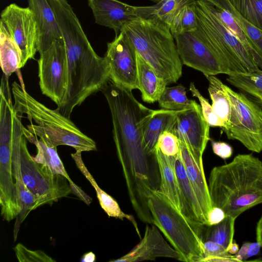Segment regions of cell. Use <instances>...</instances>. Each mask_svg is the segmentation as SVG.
Instances as JSON below:
<instances>
[{
	"mask_svg": "<svg viewBox=\"0 0 262 262\" xmlns=\"http://www.w3.org/2000/svg\"><path fill=\"white\" fill-rule=\"evenodd\" d=\"M179 142L180 153L188 178L207 221L208 214L212 206L204 173L203 160L197 159L184 142L179 140Z\"/></svg>",
	"mask_w": 262,
	"mask_h": 262,
	"instance_id": "e0dca14e",
	"label": "cell"
},
{
	"mask_svg": "<svg viewBox=\"0 0 262 262\" xmlns=\"http://www.w3.org/2000/svg\"><path fill=\"white\" fill-rule=\"evenodd\" d=\"M257 261H262V259H260V260H258Z\"/></svg>",
	"mask_w": 262,
	"mask_h": 262,
	"instance_id": "bcb514c9",
	"label": "cell"
},
{
	"mask_svg": "<svg viewBox=\"0 0 262 262\" xmlns=\"http://www.w3.org/2000/svg\"><path fill=\"white\" fill-rule=\"evenodd\" d=\"M16 72L20 84L14 81L12 84L13 110L17 114H26L30 121L35 122L36 124L30 122L27 126L31 133L56 147L68 145L82 152L97 150L95 142L83 133L58 108L51 109L28 93L19 70Z\"/></svg>",
	"mask_w": 262,
	"mask_h": 262,
	"instance_id": "3957f363",
	"label": "cell"
},
{
	"mask_svg": "<svg viewBox=\"0 0 262 262\" xmlns=\"http://www.w3.org/2000/svg\"><path fill=\"white\" fill-rule=\"evenodd\" d=\"M204 258L202 262L212 257H223L228 259L229 261L239 262L235 255L229 254L224 247L215 242L207 241L204 242Z\"/></svg>",
	"mask_w": 262,
	"mask_h": 262,
	"instance_id": "74e56055",
	"label": "cell"
},
{
	"mask_svg": "<svg viewBox=\"0 0 262 262\" xmlns=\"http://www.w3.org/2000/svg\"><path fill=\"white\" fill-rule=\"evenodd\" d=\"M227 82L262 106V70L227 75Z\"/></svg>",
	"mask_w": 262,
	"mask_h": 262,
	"instance_id": "83f0119b",
	"label": "cell"
},
{
	"mask_svg": "<svg viewBox=\"0 0 262 262\" xmlns=\"http://www.w3.org/2000/svg\"><path fill=\"white\" fill-rule=\"evenodd\" d=\"M16 258L19 262H55L56 260L41 250L28 249L21 243L13 248Z\"/></svg>",
	"mask_w": 262,
	"mask_h": 262,
	"instance_id": "d590c367",
	"label": "cell"
},
{
	"mask_svg": "<svg viewBox=\"0 0 262 262\" xmlns=\"http://www.w3.org/2000/svg\"><path fill=\"white\" fill-rule=\"evenodd\" d=\"M179 112L162 108L154 111L144 133V143L147 150L155 153L160 135L165 131H171Z\"/></svg>",
	"mask_w": 262,
	"mask_h": 262,
	"instance_id": "cb8c5ba5",
	"label": "cell"
},
{
	"mask_svg": "<svg viewBox=\"0 0 262 262\" xmlns=\"http://www.w3.org/2000/svg\"><path fill=\"white\" fill-rule=\"evenodd\" d=\"M173 37L183 64L202 72L205 76L230 74L217 53L194 31Z\"/></svg>",
	"mask_w": 262,
	"mask_h": 262,
	"instance_id": "7c38bea8",
	"label": "cell"
},
{
	"mask_svg": "<svg viewBox=\"0 0 262 262\" xmlns=\"http://www.w3.org/2000/svg\"><path fill=\"white\" fill-rule=\"evenodd\" d=\"M158 101L162 109L178 111L192 108L198 104L188 98L186 88L182 84L166 86Z\"/></svg>",
	"mask_w": 262,
	"mask_h": 262,
	"instance_id": "f546056e",
	"label": "cell"
},
{
	"mask_svg": "<svg viewBox=\"0 0 262 262\" xmlns=\"http://www.w3.org/2000/svg\"><path fill=\"white\" fill-rule=\"evenodd\" d=\"M211 146L213 153L223 159L229 158L232 155L233 148L225 142L212 141Z\"/></svg>",
	"mask_w": 262,
	"mask_h": 262,
	"instance_id": "ab89813d",
	"label": "cell"
},
{
	"mask_svg": "<svg viewBox=\"0 0 262 262\" xmlns=\"http://www.w3.org/2000/svg\"><path fill=\"white\" fill-rule=\"evenodd\" d=\"M208 81V93L212 101V107L216 115L227 125L231 113L229 99L224 89V83L214 75L206 76Z\"/></svg>",
	"mask_w": 262,
	"mask_h": 262,
	"instance_id": "f1b7e54d",
	"label": "cell"
},
{
	"mask_svg": "<svg viewBox=\"0 0 262 262\" xmlns=\"http://www.w3.org/2000/svg\"><path fill=\"white\" fill-rule=\"evenodd\" d=\"M235 218L226 215L220 223L213 225H206L203 241H210L221 245L227 249L234 241Z\"/></svg>",
	"mask_w": 262,
	"mask_h": 262,
	"instance_id": "4dcf8cb0",
	"label": "cell"
},
{
	"mask_svg": "<svg viewBox=\"0 0 262 262\" xmlns=\"http://www.w3.org/2000/svg\"><path fill=\"white\" fill-rule=\"evenodd\" d=\"M38 26L37 52L47 49L55 41L63 39L54 11L48 0H28Z\"/></svg>",
	"mask_w": 262,
	"mask_h": 262,
	"instance_id": "ac0fdd59",
	"label": "cell"
},
{
	"mask_svg": "<svg viewBox=\"0 0 262 262\" xmlns=\"http://www.w3.org/2000/svg\"><path fill=\"white\" fill-rule=\"evenodd\" d=\"M238 244L234 240L227 249L228 253L231 255L236 254L239 250Z\"/></svg>",
	"mask_w": 262,
	"mask_h": 262,
	"instance_id": "f6af8a7d",
	"label": "cell"
},
{
	"mask_svg": "<svg viewBox=\"0 0 262 262\" xmlns=\"http://www.w3.org/2000/svg\"><path fill=\"white\" fill-rule=\"evenodd\" d=\"M104 57L111 82L131 91L139 89L137 52L123 31L107 43Z\"/></svg>",
	"mask_w": 262,
	"mask_h": 262,
	"instance_id": "8fae6325",
	"label": "cell"
},
{
	"mask_svg": "<svg viewBox=\"0 0 262 262\" xmlns=\"http://www.w3.org/2000/svg\"><path fill=\"white\" fill-rule=\"evenodd\" d=\"M156 148L168 157L174 156L180 152L179 140L171 131H165L160 135Z\"/></svg>",
	"mask_w": 262,
	"mask_h": 262,
	"instance_id": "8d00e7d4",
	"label": "cell"
},
{
	"mask_svg": "<svg viewBox=\"0 0 262 262\" xmlns=\"http://www.w3.org/2000/svg\"><path fill=\"white\" fill-rule=\"evenodd\" d=\"M21 62V53L18 47L0 21V64L4 75L9 78L20 69Z\"/></svg>",
	"mask_w": 262,
	"mask_h": 262,
	"instance_id": "4316f807",
	"label": "cell"
},
{
	"mask_svg": "<svg viewBox=\"0 0 262 262\" xmlns=\"http://www.w3.org/2000/svg\"><path fill=\"white\" fill-rule=\"evenodd\" d=\"M209 128L198 103L192 108L179 111L171 132L186 144L197 159L203 160L210 140Z\"/></svg>",
	"mask_w": 262,
	"mask_h": 262,
	"instance_id": "4fadbf2b",
	"label": "cell"
},
{
	"mask_svg": "<svg viewBox=\"0 0 262 262\" xmlns=\"http://www.w3.org/2000/svg\"><path fill=\"white\" fill-rule=\"evenodd\" d=\"M113 122L116 151L122 168L132 175L147 172L157 161L144 143V133L154 112L139 102L132 91L109 80L102 88Z\"/></svg>",
	"mask_w": 262,
	"mask_h": 262,
	"instance_id": "6da1fadb",
	"label": "cell"
},
{
	"mask_svg": "<svg viewBox=\"0 0 262 262\" xmlns=\"http://www.w3.org/2000/svg\"><path fill=\"white\" fill-rule=\"evenodd\" d=\"M18 47L21 53L20 68L37 52L39 31L34 13L29 7L12 3L1 13V21Z\"/></svg>",
	"mask_w": 262,
	"mask_h": 262,
	"instance_id": "30bf717a",
	"label": "cell"
},
{
	"mask_svg": "<svg viewBox=\"0 0 262 262\" xmlns=\"http://www.w3.org/2000/svg\"><path fill=\"white\" fill-rule=\"evenodd\" d=\"M23 134L27 140L34 144L37 148V154L34 157L38 163L47 166L51 172L66 177L69 183H73L68 174L57 152V147L43 138H39L31 133L24 126Z\"/></svg>",
	"mask_w": 262,
	"mask_h": 262,
	"instance_id": "603a6c76",
	"label": "cell"
},
{
	"mask_svg": "<svg viewBox=\"0 0 262 262\" xmlns=\"http://www.w3.org/2000/svg\"><path fill=\"white\" fill-rule=\"evenodd\" d=\"M261 247L257 242H246L243 244L235 256L239 262L244 261L248 258L258 254L260 252Z\"/></svg>",
	"mask_w": 262,
	"mask_h": 262,
	"instance_id": "f35d334b",
	"label": "cell"
},
{
	"mask_svg": "<svg viewBox=\"0 0 262 262\" xmlns=\"http://www.w3.org/2000/svg\"><path fill=\"white\" fill-rule=\"evenodd\" d=\"M137 55L139 90L143 101L152 103L158 101L167 83L160 77L154 68L139 54Z\"/></svg>",
	"mask_w": 262,
	"mask_h": 262,
	"instance_id": "7402d4cb",
	"label": "cell"
},
{
	"mask_svg": "<svg viewBox=\"0 0 262 262\" xmlns=\"http://www.w3.org/2000/svg\"><path fill=\"white\" fill-rule=\"evenodd\" d=\"M122 31L137 53L167 84L179 79L183 64L169 27L160 21L138 16L125 24Z\"/></svg>",
	"mask_w": 262,
	"mask_h": 262,
	"instance_id": "277c9868",
	"label": "cell"
},
{
	"mask_svg": "<svg viewBox=\"0 0 262 262\" xmlns=\"http://www.w3.org/2000/svg\"><path fill=\"white\" fill-rule=\"evenodd\" d=\"M39 84L42 94L50 98L59 108L63 104L68 88V68L63 39L55 41L38 52Z\"/></svg>",
	"mask_w": 262,
	"mask_h": 262,
	"instance_id": "9c48e42d",
	"label": "cell"
},
{
	"mask_svg": "<svg viewBox=\"0 0 262 262\" xmlns=\"http://www.w3.org/2000/svg\"><path fill=\"white\" fill-rule=\"evenodd\" d=\"M208 185L212 207L236 219L262 203V161L252 154H238L212 169Z\"/></svg>",
	"mask_w": 262,
	"mask_h": 262,
	"instance_id": "7a4b0ae2",
	"label": "cell"
},
{
	"mask_svg": "<svg viewBox=\"0 0 262 262\" xmlns=\"http://www.w3.org/2000/svg\"><path fill=\"white\" fill-rule=\"evenodd\" d=\"M147 204L153 224L180 254V260L202 262L206 225L187 218L159 190L150 193Z\"/></svg>",
	"mask_w": 262,
	"mask_h": 262,
	"instance_id": "5b68a950",
	"label": "cell"
},
{
	"mask_svg": "<svg viewBox=\"0 0 262 262\" xmlns=\"http://www.w3.org/2000/svg\"><path fill=\"white\" fill-rule=\"evenodd\" d=\"M256 242L262 247V215L257 223L256 228Z\"/></svg>",
	"mask_w": 262,
	"mask_h": 262,
	"instance_id": "7bdbcfd3",
	"label": "cell"
},
{
	"mask_svg": "<svg viewBox=\"0 0 262 262\" xmlns=\"http://www.w3.org/2000/svg\"><path fill=\"white\" fill-rule=\"evenodd\" d=\"M194 1L184 6L175 15L169 28L173 37L196 30L197 21Z\"/></svg>",
	"mask_w": 262,
	"mask_h": 262,
	"instance_id": "1f68e13d",
	"label": "cell"
},
{
	"mask_svg": "<svg viewBox=\"0 0 262 262\" xmlns=\"http://www.w3.org/2000/svg\"><path fill=\"white\" fill-rule=\"evenodd\" d=\"M21 117L22 115L14 112L12 154V173L15 183L16 200L19 210V214L16 218L14 224L13 231L14 241L17 239L21 224L31 211L38 208L36 200L26 186L21 172L19 143L20 137L23 134Z\"/></svg>",
	"mask_w": 262,
	"mask_h": 262,
	"instance_id": "5bb4252c",
	"label": "cell"
},
{
	"mask_svg": "<svg viewBox=\"0 0 262 262\" xmlns=\"http://www.w3.org/2000/svg\"><path fill=\"white\" fill-rule=\"evenodd\" d=\"M214 7L228 11L232 14L248 39L254 51L253 57L262 70V31L244 18L230 0H206Z\"/></svg>",
	"mask_w": 262,
	"mask_h": 262,
	"instance_id": "d4e9b609",
	"label": "cell"
},
{
	"mask_svg": "<svg viewBox=\"0 0 262 262\" xmlns=\"http://www.w3.org/2000/svg\"><path fill=\"white\" fill-rule=\"evenodd\" d=\"M238 12L262 31V0H230Z\"/></svg>",
	"mask_w": 262,
	"mask_h": 262,
	"instance_id": "d6a6232c",
	"label": "cell"
},
{
	"mask_svg": "<svg viewBox=\"0 0 262 262\" xmlns=\"http://www.w3.org/2000/svg\"><path fill=\"white\" fill-rule=\"evenodd\" d=\"M81 262H94L96 261V255L92 252H89L84 253L81 257Z\"/></svg>",
	"mask_w": 262,
	"mask_h": 262,
	"instance_id": "ee69618b",
	"label": "cell"
},
{
	"mask_svg": "<svg viewBox=\"0 0 262 262\" xmlns=\"http://www.w3.org/2000/svg\"><path fill=\"white\" fill-rule=\"evenodd\" d=\"M226 215L223 209L218 207H212L207 216V225H213L222 222Z\"/></svg>",
	"mask_w": 262,
	"mask_h": 262,
	"instance_id": "60d3db41",
	"label": "cell"
},
{
	"mask_svg": "<svg viewBox=\"0 0 262 262\" xmlns=\"http://www.w3.org/2000/svg\"><path fill=\"white\" fill-rule=\"evenodd\" d=\"M189 90L192 96L200 101L203 115L210 126L219 127L222 129L225 126L224 122L215 113L208 100L203 96L193 82L190 83Z\"/></svg>",
	"mask_w": 262,
	"mask_h": 262,
	"instance_id": "e575fe53",
	"label": "cell"
},
{
	"mask_svg": "<svg viewBox=\"0 0 262 262\" xmlns=\"http://www.w3.org/2000/svg\"><path fill=\"white\" fill-rule=\"evenodd\" d=\"M26 140L23 134L19 143L21 172L26 186L36 200L37 207L68 196L72 193L68 179L37 162L29 152Z\"/></svg>",
	"mask_w": 262,
	"mask_h": 262,
	"instance_id": "ba28073f",
	"label": "cell"
},
{
	"mask_svg": "<svg viewBox=\"0 0 262 262\" xmlns=\"http://www.w3.org/2000/svg\"><path fill=\"white\" fill-rule=\"evenodd\" d=\"M81 153L82 151L77 150L75 153L71 154V157L78 169L90 182L95 189L97 199L102 209L109 217L119 219L122 221L125 219L130 221L133 225L138 236L140 238H141L138 224L134 216L130 214H126L122 211L117 202L98 186L93 176L84 164L82 158Z\"/></svg>",
	"mask_w": 262,
	"mask_h": 262,
	"instance_id": "ffe728a7",
	"label": "cell"
},
{
	"mask_svg": "<svg viewBox=\"0 0 262 262\" xmlns=\"http://www.w3.org/2000/svg\"><path fill=\"white\" fill-rule=\"evenodd\" d=\"M69 185L72 193L75 194L88 205L91 203L92 201L91 198L85 193L78 186L76 185L74 182L69 183Z\"/></svg>",
	"mask_w": 262,
	"mask_h": 262,
	"instance_id": "b9f144b4",
	"label": "cell"
},
{
	"mask_svg": "<svg viewBox=\"0 0 262 262\" xmlns=\"http://www.w3.org/2000/svg\"><path fill=\"white\" fill-rule=\"evenodd\" d=\"M194 6L195 32L216 51L230 74L259 69L251 52L220 20L213 5L206 0H195Z\"/></svg>",
	"mask_w": 262,
	"mask_h": 262,
	"instance_id": "8992f818",
	"label": "cell"
},
{
	"mask_svg": "<svg viewBox=\"0 0 262 262\" xmlns=\"http://www.w3.org/2000/svg\"><path fill=\"white\" fill-rule=\"evenodd\" d=\"M178 180L182 198V213L189 219L207 225V221L188 178L180 155L169 157Z\"/></svg>",
	"mask_w": 262,
	"mask_h": 262,
	"instance_id": "d6986e66",
	"label": "cell"
},
{
	"mask_svg": "<svg viewBox=\"0 0 262 262\" xmlns=\"http://www.w3.org/2000/svg\"><path fill=\"white\" fill-rule=\"evenodd\" d=\"M192 0H160L148 6H136L139 17L160 21L170 28L178 11Z\"/></svg>",
	"mask_w": 262,
	"mask_h": 262,
	"instance_id": "484cf974",
	"label": "cell"
},
{
	"mask_svg": "<svg viewBox=\"0 0 262 262\" xmlns=\"http://www.w3.org/2000/svg\"><path fill=\"white\" fill-rule=\"evenodd\" d=\"M160 174L158 189L180 212L182 209V198L176 173L169 157L158 148L155 151Z\"/></svg>",
	"mask_w": 262,
	"mask_h": 262,
	"instance_id": "44dd1931",
	"label": "cell"
},
{
	"mask_svg": "<svg viewBox=\"0 0 262 262\" xmlns=\"http://www.w3.org/2000/svg\"><path fill=\"white\" fill-rule=\"evenodd\" d=\"M214 7L217 17L223 24L232 34L240 40L251 52L253 57L254 51L252 47L241 27L238 24L232 14L225 9Z\"/></svg>",
	"mask_w": 262,
	"mask_h": 262,
	"instance_id": "836d02e7",
	"label": "cell"
},
{
	"mask_svg": "<svg viewBox=\"0 0 262 262\" xmlns=\"http://www.w3.org/2000/svg\"><path fill=\"white\" fill-rule=\"evenodd\" d=\"M224 89L231 105L228 122L222 130L228 139L236 140L248 150L262 151V108L243 93L226 84Z\"/></svg>",
	"mask_w": 262,
	"mask_h": 262,
	"instance_id": "52a82bcc",
	"label": "cell"
},
{
	"mask_svg": "<svg viewBox=\"0 0 262 262\" xmlns=\"http://www.w3.org/2000/svg\"><path fill=\"white\" fill-rule=\"evenodd\" d=\"M96 24L113 29L116 35L128 22L138 17L136 6L118 0H88Z\"/></svg>",
	"mask_w": 262,
	"mask_h": 262,
	"instance_id": "2e32d148",
	"label": "cell"
},
{
	"mask_svg": "<svg viewBox=\"0 0 262 262\" xmlns=\"http://www.w3.org/2000/svg\"><path fill=\"white\" fill-rule=\"evenodd\" d=\"M166 257L180 260L178 252L165 241L154 224L146 225L143 237L128 253L111 262H136Z\"/></svg>",
	"mask_w": 262,
	"mask_h": 262,
	"instance_id": "9a60e30c",
	"label": "cell"
}]
</instances>
